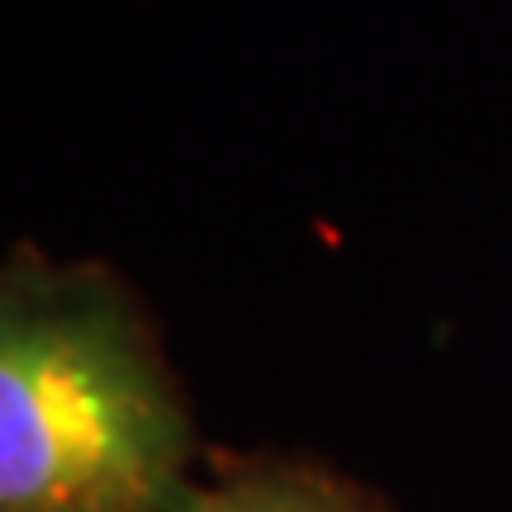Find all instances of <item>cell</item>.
Wrapping results in <instances>:
<instances>
[{"instance_id": "obj_2", "label": "cell", "mask_w": 512, "mask_h": 512, "mask_svg": "<svg viewBox=\"0 0 512 512\" xmlns=\"http://www.w3.org/2000/svg\"><path fill=\"white\" fill-rule=\"evenodd\" d=\"M190 512H384V503L313 460L238 456L204 475Z\"/></svg>"}, {"instance_id": "obj_1", "label": "cell", "mask_w": 512, "mask_h": 512, "mask_svg": "<svg viewBox=\"0 0 512 512\" xmlns=\"http://www.w3.org/2000/svg\"><path fill=\"white\" fill-rule=\"evenodd\" d=\"M200 432L110 266L0 261V512H190Z\"/></svg>"}]
</instances>
